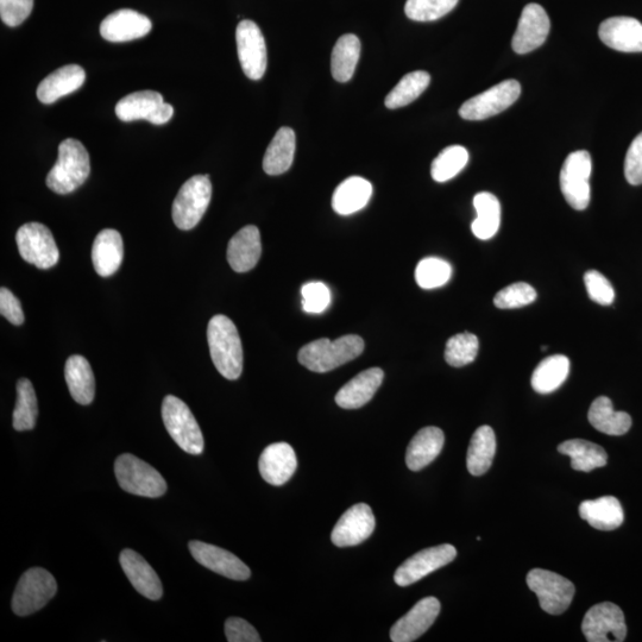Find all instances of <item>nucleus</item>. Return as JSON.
Masks as SVG:
<instances>
[{"instance_id":"obj_1","label":"nucleus","mask_w":642,"mask_h":642,"mask_svg":"<svg viewBox=\"0 0 642 642\" xmlns=\"http://www.w3.org/2000/svg\"><path fill=\"white\" fill-rule=\"evenodd\" d=\"M207 342L214 367L225 379L235 381L243 371V346L234 321L218 314L207 326Z\"/></svg>"},{"instance_id":"obj_2","label":"nucleus","mask_w":642,"mask_h":642,"mask_svg":"<svg viewBox=\"0 0 642 642\" xmlns=\"http://www.w3.org/2000/svg\"><path fill=\"white\" fill-rule=\"evenodd\" d=\"M364 350L363 338L356 335H348L330 341L323 338L311 342L301 348L298 360L313 373H329L341 365L354 361L362 355Z\"/></svg>"},{"instance_id":"obj_3","label":"nucleus","mask_w":642,"mask_h":642,"mask_svg":"<svg viewBox=\"0 0 642 642\" xmlns=\"http://www.w3.org/2000/svg\"><path fill=\"white\" fill-rule=\"evenodd\" d=\"M90 173V155L84 144L67 138L60 144L58 161L47 175L46 184L49 190L65 195L84 185Z\"/></svg>"},{"instance_id":"obj_4","label":"nucleus","mask_w":642,"mask_h":642,"mask_svg":"<svg viewBox=\"0 0 642 642\" xmlns=\"http://www.w3.org/2000/svg\"><path fill=\"white\" fill-rule=\"evenodd\" d=\"M115 474L119 486L132 495L156 499L167 492V482L160 472L130 453L116 459Z\"/></svg>"},{"instance_id":"obj_5","label":"nucleus","mask_w":642,"mask_h":642,"mask_svg":"<svg viewBox=\"0 0 642 642\" xmlns=\"http://www.w3.org/2000/svg\"><path fill=\"white\" fill-rule=\"evenodd\" d=\"M162 419L179 448L190 455H201L205 448L203 432L190 407L176 396L168 395L162 404Z\"/></svg>"},{"instance_id":"obj_6","label":"nucleus","mask_w":642,"mask_h":642,"mask_svg":"<svg viewBox=\"0 0 642 642\" xmlns=\"http://www.w3.org/2000/svg\"><path fill=\"white\" fill-rule=\"evenodd\" d=\"M212 198L209 175H195L180 188L173 204L174 224L180 230H192L204 217Z\"/></svg>"},{"instance_id":"obj_7","label":"nucleus","mask_w":642,"mask_h":642,"mask_svg":"<svg viewBox=\"0 0 642 642\" xmlns=\"http://www.w3.org/2000/svg\"><path fill=\"white\" fill-rule=\"evenodd\" d=\"M58 591V583L50 572L41 568L25 571L18 582L12 610L18 616H28L39 612L53 599Z\"/></svg>"},{"instance_id":"obj_8","label":"nucleus","mask_w":642,"mask_h":642,"mask_svg":"<svg viewBox=\"0 0 642 642\" xmlns=\"http://www.w3.org/2000/svg\"><path fill=\"white\" fill-rule=\"evenodd\" d=\"M527 585L538 596L541 609L551 615L566 612L576 593L569 579L543 569L528 572Z\"/></svg>"},{"instance_id":"obj_9","label":"nucleus","mask_w":642,"mask_h":642,"mask_svg":"<svg viewBox=\"0 0 642 642\" xmlns=\"http://www.w3.org/2000/svg\"><path fill=\"white\" fill-rule=\"evenodd\" d=\"M16 242L23 260L37 268H53L60 260L58 245L46 225L24 224L17 231Z\"/></svg>"},{"instance_id":"obj_10","label":"nucleus","mask_w":642,"mask_h":642,"mask_svg":"<svg viewBox=\"0 0 642 642\" xmlns=\"http://www.w3.org/2000/svg\"><path fill=\"white\" fill-rule=\"evenodd\" d=\"M593 163L588 151L571 153L560 172V190L566 201L577 211L587 209L590 204V175Z\"/></svg>"},{"instance_id":"obj_11","label":"nucleus","mask_w":642,"mask_h":642,"mask_svg":"<svg viewBox=\"0 0 642 642\" xmlns=\"http://www.w3.org/2000/svg\"><path fill=\"white\" fill-rule=\"evenodd\" d=\"M521 94V86L516 80H506L489 88L465 102L459 109V116L467 121H483L512 106Z\"/></svg>"},{"instance_id":"obj_12","label":"nucleus","mask_w":642,"mask_h":642,"mask_svg":"<svg viewBox=\"0 0 642 642\" xmlns=\"http://www.w3.org/2000/svg\"><path fill=\"white\" fill-rule=\"evenodd\" d=\"M582 631L589 642H622L627 637L625 614L614 603L596 604L585 614Z\"/></svg>"},{"instance_id":"obj_13","label":"nucleus","mask_w":642,"mask_h":642,"mask_svg":"<svg viewBox=\"0 0 642 642\" xmlns=\"http://www.w3.org/2000/svg\"><path fill=\"white\" fill-rule=\"evenodd\" d=\"M116 115L123 122L144 119L151 124L162 125L171 121L174 109L171 104L163 102L159 92L140 91L119 100Z\"/></svg>"},{"instance_id":"obj_14","label":"nucleus","mask_w":642,"mask_h":642,"mask_svg":"<svg viewBox=\"0 0 642 642\" xmlns=\"http://www.w3.org/2000/svg\"><path fill=\"white\" fill-rule=\"evenodd\" d=\"M236 42L239 62L243 72L251 80L263 78L267 69V47L258 25L249 20L238 24Z\"/></svg>"},{"instance_id":"obj_15","label":"nucleus","mask_w":642,"mask_h":642,"mask_svg":"<svg viewBox=\"0 0 642 642\" xmlns=\"http://www.w3.org/2000/svg\"><path fill=\"white\" fill-rule=\"evenodd\" d=\"M457 557L455 546L444 544L425 549L408 558L396 570L394 579L399 587L417 583L432 572L444 568Z\"/></svg>"},{"instance_id":"obj_16","label":"nucleus","mask_w":642,"mask_h":642,"mask_svg":"<svg viewBox=\"0 0 642 642\" xmlns=\"http://www.w3.org/2000/svg\"><path fill=\"white\" fill-rule=\"evenodd\" d=\"M549 15L539 4H528L522 10L512 47L516 54H527L543 46L550 34Z\"/></svg>"},{"instance_id":"obj_17","label":"nucleus","mask_w":642,"mask_h":642,"mask_svg":"<svg viewBox=\"0 0 642 642\" xmlns=\"http://www.w3.org/2000/svg\"><path fill=\"white\" fill-rule=\"evenodd\" d=\"M375 526L371 508L365 503H357L338 520L331 534L332 543L338 547L360 545L373 534Z\"/></svg>"},{"instance_id":"obj_18","label":"nucleus","mask_w":642,"mask_h":642,"mask_svg":"<svg viewBox=\"0 0 642 642\" xmlns=\"http://www.w3.org/2000/svg\"><path fill=\"white\" fill-rule=\"evenodd\" d=\"M191 555L200 565L234 581H247L251 571L234 553L220 549L218 546L193 540L190 544Z\"/></svg>"},{"instance_id":"obj_19","label":"nucleus","mask_w":642,"mask_h":642,"mask_svg":"<svg viewBox=\"0 0 642 642\" xmlns=\"http://www.w3.org/2000/svg\"><path fill=\"white\" fill-rule=\"evenodd\" d=\"M440 608L442 606L436 597L420 600L405 616L396 621L390 629V639L394 642L418 640L436 622Z\"/></svg>"},{"instance_id":"obj_20","label":"nucleus","mask_w":642,"mask_h":642,"mask_svg":"<svg viewBox=\"0 0 642 642\" xmlns=\"http://www.w3.org/2000/svg\"><path fill=\"white\" fill-rule=\"evenodd\" d=\"M153 24L140 12L123 9L113 12L100 24V34L110 42H129L147 36Z\"/></svg>"},{"instance_id":"obj_21","label":"nucleus","mask_w":642,"mask_h":642,"mask_svg":"<svg viewBox=\"0 0 642 642\" xmlns=\"http://www.w3.org/2000/svg\"><path fill=\"white\" fill-rule=\"evenodd\" d=\"M297 455L291 445L275 443L262 452L258 469L263 480L272 486L280 487L291 480L297 470Z\"/></svg>"},{"instance_id":"obj_22","label":"nucleus","mask_w":642,"mask_h":642,"mask_svg":"<svg viewBox=\"0 0 642 642\" xmlns=\"http://www.w3.org/2000/svg\"><path fill=\"white\" fill-rule=\"evenodd\" d=\"M601 41L622 53L642 52V24L632 17H612L599 29Z\"/></svg>"},{"instance_id":"obj_23","label":"nucleus","mask_w":642,"mask_h":642,"mask_svg":"<svg viewBox=\"0 0 642 642\" xmlns=\"http://www.w3.org/2000/svg\"><path fill=\"white\" fill-rule=\"evenodd\" d=\"M124 574L129 578L132 587L148 600H160L163 587L159 576L151 565L134 550H123L119 556Z\"/></svg>"},{"instance_id":"obj_24","label":"nucleus","mask_w":642,"mask_h":642,"mask_svg":"<svg viewBox=\"0 0 642 642\" xmlns=\"http://www.w3.org/2000/svg\"><path fill=\"white\" fill-rule=\"evenodd\" d=\"M262 255L260 230L255 225L245 226L231 238L228 245V262L236 273H247L256 267Z\"/></svg>"},{"instance_id":"obj_25","label":"nucleus","mask_w":642,"mask_h":642,"mask_svg":"<svg viewBox=\"0 0 642 642\" xmlns=\"http://www.w3.org/2000/svg\"><path fill=\"white\" fill-rule=\"evenodd\" d=\"M383 379H385V373L380 368L362 371L339 389L336 404L344 409H357L367 405L381 387Z\"/></svg>"},{"instance_id":"obj_26","label":"nucleus","mask_w":642,"mask_h":642,"mask_svg":"<svg viewBox=\"0 0 642 642\" xmlns=\"http://www.w3.org/2000/svg\"><path fill=\"white\" fill-rule=\"evenodd\" d=\"M86 73L79 65H67L56 69L37 87V98L43 104H53L84 85Z\"/></svg>"},{"instance_id":"obj_27","label":"nucleus","mask_w":642,"mask_h":642,"mask_svg":"<svg viewBox=\"0 0 642 642\" xmlns=\"http://www.w3.org/2000/svg\"><path fill=\"white\" fill-rule=\"evenodd\" d=\"M124 256L123 239L118 231L105 229L94 239L92 261L102 278H109L121 268Z\"/></svg>"},{"instance_id":"obj_28","label":"nucleus","mask_w":642,"mask_h":642,"mask_svg":"<svg viewBox=\"0 0 642 642\" xmlns=\"http://www.w3.org/2000/svg\"><path fill=\"white\" fill-rule=\"evenodd\" d=\"M445 443L444 432L438 427L428 426L415 434L406 452L409 470L420 471L430 465L442 452Z\"/></svg>"},{"instance_id":"obj_29","label":"nucleus","mask_w":642,"mask_h":642,"mask_svg":"<svg viewBox=\"0 0 642 642\" xmlns=\"http://www.w3.org/2000/svg\"><path fill=\"white\" fill-rule=\"evenodd\" d=\"M579 515L590 526L599 531H614L625 520L621 503L614 496H603L597 500L583 501L579 506Z\"/></svg>"},{"instance_id":"obj_30","label":"nucleus","mask_w":642,"mask_h":642,"mask_svg":"<svg viewBox=\"0 0 642 642\" xmlns=\"http://www.w3.org/2000/svg\"><path fill=\"white\" fill-rule=\"evenodd\" d=\"M65 379L72 398L78 404H92L96 395V380L93 370L85 357L74 355L68 358L65 365Z\"/></svg>"},{"instance_id":"obj_31","label":"nucleus","mask_w":642,"mask_h":642,"mask_svg":"<svg viewBox=\"0 0 642 642\" xmlns=\"http://www.w3.org/2000/svg\"><path fill=\"white\" fill-rule=\"evenodd\" d=\"M373 195V186L360 176H351L336 188L332 207L341 216H350L364 209Z\"/></svg>"},{"instance_id":"obj_32","label":"nucleus","mask_w":642,"mask_h":642,"mask_svg":"<svg viewBox=\"0 0 642 642\" xmlns=\"http://www.w3.org/2000/svg\"><path fill=\"white\" fill-rule=\"evenodd\" d=\"M589 423L608 436H623L632 427V418L626 412H615L613 402L607 396H600L588 413Z\"/></svg>"},{"instance_id":"obj_33","label":"nucleus","mask_w":642,"mask_h":642,"mask_svg":"<svg viewBox=\"0 0 642 642\" xmlns=\"http://www.w3.org/2000/svg\"><path fill=\"white\" fill-rule=\"evenodd\" d=\"M295 146V132L286 127L279 129L264 155V172L273 176L286 173L293 165Z\"/></svg>"},{"instance_id":"obj_34","label":"nucleus","mask_w":642,"mask_h":642,"mask_svg":"<svg viewBox=\"0 0 642 642\" xmlns=\"http://www.w3.org/2000/svg\"><path fill=\"white\" fill-rule=\"evenodd\" d=\"M558 451L571 458V467L577 471L590 472L606 467L608 463L607 452L602 446L588 440H566L558 446Z\"/></svg>"},{"instance_id":"obj_35","label":"nucleus","mask_w":642,"mask_h":642,"mask_svg":"<svg viewBox=\"0 0 642 642\" xmlns=\"http://www.w3.org/2000/svg\"><path fill=\"white\" fill-rule=\"evenodd\" d=\"M496 453V437L492 427H478L471 438L467 467L472 476H482L492 467Z\"/></svg>"},{"instance_id":"obj_36","label":"nucleus","mask_w":642,"mask_h":642,"mask_svg":"<svg viewBox=\"0 0 642 642\" xmlns=\"http://www.w3.org/2000/svg\"><path fill=\"white\" fill-rule=\"evenodd\" d=\"M361 56V42L354 34L341 37L333 48L331 72L339 83H348L354 77Z\"/></svg>"},{"instance_id":"obj_37","label":"nucleus","mask_w":642,"mask_h":642,"mask_svg":"<svg viewBox=\"0 0 642 642\" xmlns=\"http://www.w3.org/2000/svg\"><path fill=\"white\" fill-rule=\"evenodd\" d=\"M477 218L471 224L474 235L482 241L493 238L500 229L501 205L494 194L482 192L475 195Z\"/></svg>"},{"instance_id":"obj_38","label":"nucleus","mask_w":642,"mask_h":642,"mask_svg":"<svg viewBox=\"0 0 642 642\" xmlns=\"http://www.w3.org/2000/svg\"><path fill=\"white\" fill-rule=\"evenodd\" d=\"M570 374V360L564 355H555L545 358L535 368L532 375V387L539 394L555 392L568 379Z\"/></svg>"},{"instance_id":"obj_39","label":"nucleus","mask_w":642,"mask_h":642,"mask_svg":"<svg viewBox=\"0 0 642 642\" xmlns=\"http://www.w3.org/2000/svg\"><path fill=\"white\" fill-rule=\"evenodd\" d=\"M430 81V74L424 71L406 74L386 97V106L395 110L413 103L426 91Z\"/></svg>"},{"instance_id":"obj_40","label":"nucleus","mask_w":642,"mask_h":642,"mask_svg":"<svg viewBox=\"0 0 642 642\" xmlns=\"http://www.w3.org/2000/svg\"><path fill=\"white\" fill-rule=\"evenodd\" d=\"M39 405L33 383L28 379L17 382V401L14 411V428L18 432L30 431L36 425Z\"/></svg>"},{"instance_id":"obj_41","label":"nucleus","mask_w":642,"mask_h":642,"mask_svg":"<svg viewBox=\"0 0 642 642\" xmlns=\"http://www.w3.org/2000/svg\"><path fill=\"white\" fill-rule=\"evenodd\" d=\"M469 153L462 146L445 148L432 162L431 174L434 181H449L468 165Z\"/></svg>"},{"instance_id":"obj_42","label":"nucleus","mask_w":642,"mask_h":642,"mask_svg":"<svg viewBox=\"0 0 642 642\" xmlns=\"http://www.w3.org/2000/svg\"><path fill=\"white\" fill-rule=\"evenodd\" d=\"M478 348L480 343L475 335L469 332L459 333L446 343L445 360L451 367H465L476 360Z\"/></svg>"},{"instance_id":"obj_43","label":"nucleus","mask_w":642,"mask_h":642,"mask_svg":"<svg viewBox=\"0 0 642 642\" xmlns=\"http://www.w3.org/2000/svg\"><path fill=\"white\" fill-rule=\"evenodd\" d=\"M452 275L450 264L442 258L427 257L415 269V280L424 289L439 288L449 282Z\"/></svg>"},{"instance_id":"obj_44","label":"nucleus","mask_w":642,"mask_h":642,"mask_svg":"<svg viewBox=\"0 0 642 642\" xmlns=\"http://www.w3.org/2000/svg\"><path fill=\"white\" fill-rule=\"evenodd\" d=\"M459 0H407L405 12L409 20L433 22L456 8Z\"/></svg>"},{"instance_id":"obj_45","label":"nucleus","mask_w":642,"mask_h":642,"mask_svg":"<svg viewBox=\"0 0 642 642\" xmlns=\"http://www.w3.org/2000/svg\"><path fill=\"white\" fill-rule=\"evenodd\" d=\"M537 299V291L526 282H516L496 294L494 304L501 310H512L532 304Z\"/></svg>"},{"instance_id":"obj_46","label":"nucleus","mask_w":642,"mask_h":642,"mask_svg":"<svg viewBox=\"0 0 642 642\" xmlns=\"http://www.w3.org/2000/svg\"><path fill=\"white\" fill-rule=\"evenodd\" d=\"M302 308L306 313H323L331 304V292L323 282H307L301 288Z\"/></svg>"},{"instance_id":"obj_47","label":"nucleus","mask_w":642,"mask_h":642,"mask_svg":"<svg viewBox=\"0 0 642 642\" xmlns=\"http://www.w3.org/2000/svg\"><path fill=\"white\" fill-rule=\"evenodd\" d=\"M584 283L591 300L602 306L613 304L615 291L612 283L607 278H604L600 272L589 270L584 275Z\"/></svg>"},{"instance_id":"obj_48","label":"nucleus","mask_w":642,"mask_h":642,"mask_svg":"<svg viewBox=\"0 0 642 642\" xmlns=\"http://www.w3.org/2000/svg\"><path fill=\"white\" fill-rule=\"evenodd\" d=\"M33 9L34 0H0V17L11 28L27 20Z\"/></svg>"},{"instance_id":"obj_49","label":"nucleus","mask_w":642,"mask_h":642,"mask_svg":"<svg viewBox=\"0 0 642 642\" xmlns=\"http://www.w3.org/2000/svg\"><path fill=\"white\" fill-rule=\"evenodd\" d=\"M625 176L629 184L642 185V132L634 138L625 161Z\"/></svg>"},{"instance_id":"obj_50","label":"nucleus","mask_w":642,"mask_h":642,"mask_svg":"<svg viewBox=\"0 0 642 642\" xmlns=\"http://www.w3.org/2000/svg\"><path fill=\"white\" fill-rule=\"evenodd\" d=\"M226 639L229 642H261L260 634L248 621L230 618L225 622Z\"/></svg>"},{"instance_id":"obj_51","label":"nucleus","mask_w":642,"mask_h":642,"mask_svg":"<svg viewBox=\"0 0 642 642\" xmlns=\"http://www.w3.org/2000/svg\"><path fill=\"white\" fill-rule=\"evenodd\" d=\"M0 313L11 324L20 326L24 323V312L21 301L8 288L0 289Z\"/></svg>"}]
</instances>
